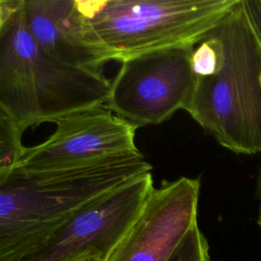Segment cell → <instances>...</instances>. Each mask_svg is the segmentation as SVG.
Wrapping results in <instances>:
<instances>
[{
	"instance_id": "obj_9",
	"label": "cell",
	"mask_w": 261,
	"mask_h": 261,
	"mask_svg": "<svg viewBox=\"0 0 261 261\" xmlns=\"http://www.w3.org/2000/svg\"><path fill=\"white\" fill-rule=\"evenodd\" d=\"M22 10L35 41L53 58L99 72L111 60L88 39L76 0H23Z\"/></svg>"
},
{
	"instance_id": "obj_7",
	"label": "cell",
	"mask_w": 261,
	"mask_h": 261,
	"mask_svg": "<svg viewBox=\"0 0 261 261\" xmlns=\"http://www.w3.org/2000/svg\"><path fill=\"white\" fill-rule=\"evenodd\" d=\"M55 124V130L44 142L25 147L14 170L75 168L140 151L135 144L138 127L105 105L71 113Z\"/></svg>"
},
{
	"instance_id": "obj_5",
	"label": "cell",
	"mask_w": 261,
	"mask_h": 261,
	"mask_svg": "<svg viewBox=\"0 0 261 261\" xmlns=\"http://www.w3.org/2000/svg\"><path fill=\"white\" fill-rule=\"evenodd\" d=\"M195 44L149 51L121 62L105 106L137 127L160 124L188 106L197 77Z\"/></svg>"
},
{
	"instance_id": "obj_3",
	"label": "cell",
	"mask_w": 261,
	"mask_h": 261,
	"mask_svg": "<svg viewBox=\"0 0 261 261\" xmlns=\"http://www.w3.org/2000/svg\"><path fill=\"white\" fill-rule=\"evenodd\" d=\"M221 45L215 71L197 77L186 107L216 142L237 154L261 152V40L247 0L213 28Z\"/></svg>"
},
{
	"instance_id": "obj_11",
	"label": "cell",
	"mask_w": 261,
	"mask_h": 261,
	"mask_svg": "<svg viewBox=\"0 0 261 261\" xmlns=\"http://www.w3.org/2000/svg\"><path fill=\"white\" fill-rule=\"evenodd\" d=\"M167 261H211L209 244L196 223Z\"/></svg>"
},
{
	"instance_id": "obj_12",
	"label": "cell",
	"mask_w": 261,
	"mask_h": 261,
	"mask_svg": "<svg viewBox=\"0 0 261 261\" xmlns=\"http://www.w3.org/2000/svg\"><path fill=\"white\" fill-rule=\"evenodd\" d=\"M247 5L255 29L261 40V0H247Z\"/></svg>"
},
{
	"instance_id": "obj_2",
	"label": "cell",
	"mask_w": 261,
	"mask_h": 261,
	"mask_svg": "<svg viewBox=\"0 0 261 261\" xmlns=\"http://www.w3.org/2000/svg\"><path fill=\"white\" fill-rule=\"evenodd\" d=\"M23 0H0V109L21 132L105 105L110 81L103 72L61 62L30 33Z\"/></svg>"
},
{
	"instance_id": "obj_13",
	"label": "cell",
	"mask_w": 261,
	"mask_h": 261,
	"mask_svg": "<svg viewBox=\"0 0 261 261\" xmlns=\"http://www.w3.org/2000/svg\"><path fill=\"white\" fill-rule=\"evenodd\" d=\"M75 261H102L100 258L94 256V255H88V256H85V257H82Z\"/></svg>"
},
{
	"instance_id": "obj_8",
	"label": "cell",
	"mask_w": 261,
	"mask_h": 261,
	"mask_svg": "<svg viewBox=\"0 0 261 261\" xmlns=\"http://www.w3.org/2000/svg\"><path fill=\"white\" fill-rule=\"evenodd\" d=\"M200 187L199 178L181 176L154 188L105 261H167L198 223Z\"/></svg>"
},
{
	"instance_id": "obj_6",
	"label": "cell",
	"mask_w": 261,
	"mask_h": 261,
	"mask_svg": "<svg viewBox=\"0 0 261 261\" xmlns=\"http://www.w3.org/2000/svg\"><path fill=\"white\" fill-rule=\"evenodd\" d=\"M154 189L151 172L91 201L22 261H75L94 255L105 261L126 233Z\"/></svg>"
},
{
	"instance_id": "obj_1",
	"label": "cell",
	"mask_w": 261,
	"mask_h": 261,
	"mask_svg": "<svg viewBox=\"0 0 261 261\" xmlns=\"http://www.w3.org/2000/svg\"><path fill=\"white\" fill-rule=\"evenodd\" d=\"M151 170L140 151L75 168L13 170L0 180V261L24 260L82 207Z\"/></svg>"
},
{
	"instance_id": "obj_4",
	"label": "cell",
	"mask_w": 261,
	"mask_h": 261,
	"mask_svg": "<svg viewBox=\"0 0 261 261\" xmlns=\"http://www.w3.org/2000/svg\"><path fill=\"white\" fill-rule=\"evenodd\" d=\"M238 0H76L91 43L111 60L199 44Z\"/></svg>"
},
{
	"instance_id": "obj_14",
	"label": "cell",
	"mask_w": 261,
	"mask_h": 261,
	"mask_svg": "<svg viewBox=\"0 0 261 261\" xmlns=\"http://www.w3.org/2000/svg\"><path fill=\"white\" fill-rule=\"evenodd\" d=\"M260 184H261V180H260ZM257 222L261 228V204H260V209H259V215H258V219H257Z\"/></svg>"
},
{
	"instance_id": "obj_10",
	"label": "cell",
	"mask_w": 261,
	"mask_h": 261,
	"mask_svg": "<svg viewBox=\"0 0 261 261\" xmlns=\"http://www.w3.org/2000/svg\"><path fill=\"white\" fill-rule=\"evenodd\" d=\"M23 132L14 119L0 109V180L7 177L17 166L23 156Z\"/></svg>"
}]
</instances>
